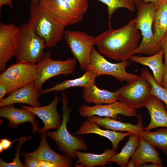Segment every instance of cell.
Here are the masks:
<instances>
[{"label":"cell","instance_id":"obj_1","mask_svg":"<svg viewBox=\"0 0 167 167\" xmlns=\"http://www.w3.org/2000/svg\"><path fill=\"white\" fill-rule=\"evenodd\" d=\"M136 18L125 26L109 29L95 37V45L103 55L118 61L129 59L138 47L142 35L136 25Z\"/></svg>","mask_w":167,"mask_h":167},{"label":"cell","instance_id":"obj_2","mask_svg":"<svg viewBox=\"0 0 167 167\" xmlns=\"http://www.w3.org/2000/svg\"><path fill=\"white\" fill-rule=\"evenodd\" d=\"M135 5L137 10L136 27L141 31L143 38L133 54L151 55L156 54L162 49L161 44L154 40L152 29L154 16L158 8L153 3L142 1L136 2Z\"/></svg>","mask_w":167,"mask_h":167},{"label":"cell","instance_id":"obj_3","mask_svg":"<svg viewBox=\"0 0 167 167\" xmlns=\"http://www.w3.org/2000/svg\"><path fill=\"white\" fill-rule=\"evenodd\" d=\"M28 23L36 34L43 39L46 47L56 46L64 36L65 26L47 14L39 2H31Z\"/></svg>","mask_w":167,"mask_h":167},{"label":"cell","instance_id":"obj_4","mask_svg":"<svg viewBox=\"0 0 167 167\" xmlns=\"http://www.w3.org/2000/svg\"><path fill=\"white\" fill-rule=\"evenodd\" d=\"M61 101L62 105V121L60 127L56 131L46 133L47 136L52 139L56 143L60 151L67 155L71 158H77L76 152L86 151L88 147L84 139L79 135L74 136L68 131L67 127L70 120V114L72 111L69 107L67 93L63 92Z\"/></svg>","mask_w":167,"mask_h":167},{"label":"cell","instance_id":"obj_5","mask_svg":"<svg viewBox=\"0 0 167 167\" xmlns=\"http://www.w3.org/2000/svg\"><path fill=\"white\" fill-rule=\"evenodd\" d=\"M19 28L16 62H27L37 64L43 58L45 48L44 40L37 35L28 23Z\"/></svg>","mask_w":167,"mask_h":167},{"label":"cell","instance_id":"obj_6","mask_svg":"<svg viewBox=\"0 0 167 167\" xmlns=\"http://www.w3.org/2000/svg\"><path fill=\"white\" fill-rule=\"evenodd\" d=\"M151 86L147 78L141 75L128 82L116 92L118 100L135 110L145 107L151 95Z\"/></svg>","mask_w":167,"mask_h":167},{"label":"cell","instance_id":"obj_7","mask_svg":"<svg viewBox=\"0 0 167 167\" xmlns=\"http://www.w3.org/2000/svg\"><path fill=\"white\" fill-rule=\"evenodd\" d=\"M74 58H69L65 61L52 59L50 51L44 53L42 60L36 64V75L33 82L36 90L39 92L44 83L48 79L57 75L66 76L73 74L77 64Z\"/></svg>","mask_w":167,"mask_h":167},{"label":"cell","instance_id":"obj_8","mask_svg":"<svg viewBox=\"0 0 167 167\" xmlns=\"http://www.w3.org/2000/svg\"><path fill=\"white\" fill-rule=\"evenodd\" d=\"M127 60L117 63H112L106 60L93 47L91 55L90 62L85 71H92L96 75V77L102 75L114 77L121 82H127L138 78L139 75L128 72L126 68L130 64Z\"/></svg>","mask_w":167,"mask_h":167},{"label":"cell","instance_id":"obj_9","mask_svg":"<svg viewBox=\"0 0 167 167\" xmlns=\"http://www.w3.org/2000/svg\"><path fill=\"white\" fill-rule=\"evenodd\" d=\"M36 64L29 62L13 63L0 74V83L8 86L10 94L34 82L36 77Z\"/></svg>","mask_w":167,"mask_h":167},{"label":"cell","instance_id":"obj_10","mask_svg":"<svg viewBox=\"0 0 167 167\" xmlns=\"http://www.w3.org/2000/svg\"><path fill=\"white\" fill-rule=\"evenodd\" d=\"M64 37L74 58L79 62L80 69L85 71L90 63L95 37L82 31L67 29Z\"/></svg>","mask_w":167,"mask_h":167},{"label":"cell","instance_id":"obj_11","mask_svg":"<svg viewBox=\"0 0 167 167\" xmlns=\"http://www.w3.org/2000/svg\"><path fill=\"white\" fill-rule=\"evenodd\" d=\"M40 3L47 14L65 26L76 24L83 18L84 15L66 0H42Z\"/></svg>","mask_w":167,"mask_h":167},{"label":"cell","instance_id":"obj_12","mask_svg":"<svg viewBox=\"0 0 167 167\" xmlns=\"http://www.w3.org/2000/svg\"><path fill=\"white\" fill-rule=\"evenodd\" d=\"M19 28L13 24L0 23V72L4 71L6 65L16 53Z\"/></svg>","mask_w":167,"mask_h":167},{"label":"cell","instance_id":"obj_13","mask_svg":"<svg viewBox=\"0 0 167 167\" xmlns=\"http://www.w3.org/2000/svg\"><path fill=\"white\" fill-rule=\"evenodd\" d=\"M80 116L88 117L93 115L109 117L117 120L118 115L132 117L136 116V110L130 108L117 101L107 105H100L89 106L86 105H81L79 109Z\"/></svg>","mask_w":167,"mask_h":167},{"label":"cell","instance_id":"obj_14","mask_svg":"<svg viewBox=\"0 0 167 167\" xmlns=\"http://www.w3.org/2000/svg\"><path fill=\"white\" fill-rule=\"evenodd\" d=\"M60 101L61 99L56 95L50 103L44 106L32 107L22 105L20 107L32 112L42 121L44 126L40 129L39 133H45L49 129H58L62 124V119L57 108Z\"/></svg>","mask_w":167,"mask_h":167},{"label":"cell","instance_id":"obj_15","mask_svg":"<svg viewBox=\"0 0 167 167\" xmlns=\"http://www.w3.org/2000/svg\"><path fill=\"white\" fill-rule=\"evenodd\" d=\"M46 132L41 133V140L39 146L34 152H22L21 154L24 157L37 160H43L55 163L59 167H71L72 164L71 158L65 153L60 154L53 150L46 140Z\"/></svg>","mask_w":167,"mask_h":167},{"label":"cell","instance_id":"obj_16","mask_svg":"<svg viewBox=\"0 0 167 167\" xmlns=\"http://www.w3.org/2000/svg\"><path fill=\"white\" fill-rule=\"evenodd\" d=\"M36 115L32 112L23 108H15L14 104L6 105L1 107L0 116L8 120V126L14 128H17L19 125L26 122L32 124L33 130L32 134L39 133V123L35 119Z\"/></svg>","mask_w":167,"mask_h":167},{"label":"cell","instance_id":"obj_17","mask_svg":"<svg viewBox=\"0 0 167 167\" xmlns=\"http://www.w3.org/2000/svg\"><path fill=\"white\" fill-rule=\"evenodd\" d=\"M89 134H97L107 138L111 143L112 148L116 151L120 142L127 136H130L132 134L129 132L122 133L101 129L97 124L88 117L74 134L80 135Z\"/></svg>","mask_w":167,"mask_h":167},{"label":"cell","instance_id":"obj_18","mask_svg":"<svg viewBox=\"0 0 167 167\" xmlns=\"http://www.w3.org/2000/svg\"><path fill=\"white\" fill-rule=\"evenodd\" d=\"M40 95L39 92L36 89L33 82L15 90L8 96L0 101V107L18 103L27 104L32 107H39L41 104L38 99Z\"/></svg>","mask_w":167,"mask_h":167},{"label":"cell","instance_id":"obj_19","mask_svg":"<svg viewBox=\"0 0 167 167\" xmlns=\"http://www.w3.org/2000/svg\"><path fill=\"white\" fill-rule=\"evenodd\" d=\"M138 120L137 124L135 125L130 123H124L110 118H102L96 115L88 117L92 121L99 126L105 129L114 131H126L132 134H139L144 131L143 123L141 116L137 114Z\"/></svg>","mask_w":167,"mask_h":167},{"label":"cell","instance_id":"obj_20","mask_svg":"<svg viewBox=\"0 0 167 167\" xmlns=\"http://www.w3.org/2000/svg\"><path fill=\"white\" fill-rule=\"evenodd\" d=\"M145 107L151 117L148 125L144 131H150L159 127H167V109L166 105L156 96L151 95Z\"/></svg>","mask_w":167,"mask_h":167},{"label":"cell","instance_id":"obj_21","mask_svg":"<svg viewBox=\"0 0 167 167\" xmlns=\"http://www.w3.org/2000/svg\"><path fill=\"white\" fill-rule=\"evenodd\" d=\"M160 154L149 142L139 135L138 146L130 158L135 167H139L147 162L162 164Z\"/></svg>","mask_w":167,"mask_h":167},{"label":"cell","instance_id":"obj_22","mask_svg":"<svg viewBox=\"0 0 167 167\" xmlns=\"http://www.w3.org/2000/svg\"><path fill=\"white\" fill-rule=\"evenodd\" d=\"M164 55V53L162 49L158 53L149 56H139L133 54L129 60L131 62L149 67L153 72L155 80L162 86L164 72V64L163 63Z\"/></svg>","mask_w":167,"mask_h":167},{"label":"cell","instance_id":"obj_23","mask_svg":"<svg viewBox=\"0 0 167 167\" xmlns=\"http://www.w3.org/2000/svg\"><path fill=\"white\" fill-rule=\"evenodd\" d=\"M112 148L106 149L101 154L85 153L79 151L76 152L77 158L75 166L76 167H93L103 166L109 164L110 158L117 153Z\"/></svg>","mask_w":167,"mask_h":167},{"label":"cell","instance_id":"obj_24","mask_svg":"<svg viewBox=\"0 0 167 167\" xmlns=\"http://www.w3.org/2000/svg\"><path fill=\"white\" fill-rule=\"evenodd\" d=\"M82 97L86 103L95 105L110 104L118 100L115 92L101 89L95 84L83 88Z\"/></svg>","mask_w":167,"mask_h":167},{"label":"cell","instance_id":"obj_25","mask_svg":"<svg viewBox=\"0 0 167 167\" xmlns=\"http://www.w3.org/2000/svg\"><path fill=\"white\" fill-rule=\"evenodd\" d=\"M96 75L92 71H85L81 77L72 79L65 80L56 84L50 88L42 89L39 92L40 95L45 94L52 91L56 92L63 91L70 88L79 87L85 88L95 84Z\"/></svg>","mask_w":167,"mask_h":167},{"label":"cell","instance_id":"obj_26","mask_svg":"<svg viewBox=\"0 0 167 167\" xmlns=\"http://www.w3.org/2000/svg\"><path fill=\"white\" fill-rule=\"evenodd\" d=\"M139 135L132 134L122 150L109 159V163L114 162L121 167H126L128 162L137 148L139 142Z\"/></svg>","mask_w":167,"mask_h":167},{"label":"cell","instance_id":"obj_27","mask_svg":"<svg viewBox=\"0 0 167 167\" xmlns=\"http://www.w3.org/2000/svg\"><path fill=\"white\" fill-rule=\"evenodd\" d=\"M153 24L154 40L156 42L160 43L161 40L167 32V7L166 4L162 5L156 10Z\"/></svg>","mask_w":167,"mask_h":167},{"label":"cell","instance_id":"obj_28","mask_svg":"<svg viewBox=\"0 0 167 167\" xmlns=\"http://www.w3.org/2000/svg\"><path fill=\"white\" fill-rule=\"evenodd\" d=\"M139 135L155 148L161 150L167 156V127L153 132L144 131Z\"/></svg>","mask_w":167,"mask_h":167},{"label":"cell","instance_id":"obj_29","mask_svg":"<svg viewBox=\"0 0 167 167\" xmlns=\"http://www.w3.org/2000/svg\"><path fill=\"white\" fill-rule=\"evenodd\" d=\"M141 75L146 77L149 82L151 86V95L156 96L163 102L167 108V90L156 83L153 76L147 68H143Z\"/></svg>","mask_w":167,"mask_h":167},{"label":"cell","instance_id":"obj_30","mask_svg":"<svg viewBox=\"0 0 167 167\" xmlns=\"http://www.w3.org/2000/svg\"><path fill=\"white\" fill-rule=\"evenodd\" d=\"M106 5L109 17L111 18L114 12L120 8H125L131 12L135 9V2L134 0H98Z\"/></svg>","mask_w":167,"mask_h":167},{"label":"cell","instance_id":"obj_31","mask_svg":"<svg viewBox=\"0 0 167 167\" xmlns=\"http://www.w3.org/2000/svg\"><path fill=\"white\" fill-rule=\"evenodd\" d=\"M32 138L31 135L28 137L25 136L20 137L17 139L18 141L19 142L17 143L16 151L15 155L13 160L11 162L7 163L3 161L2 158L0 159V167H25L21 162L19 156L20 148L23 143L27 140Z\"/></svg>","mask_w":167,"mask_h":167},{"label":"cell","instance_id":"obj_32","mask_svg":"<svg viewBox=\"0 0 167 167\" xmlns=\"http://www.w3.org/2000/svg\"><path fill=\"white\" fill-rule=\"evenodd\" d=\"M83 15L88 8V0H66Z\"/></svg>","mask_w":167,"mask_h":167},{"label":"cell","instance_id":"obj_33","mask_svg":"<svg viewBox=\"0 0 167 167\" xmlns=\"http://www.w3.org/2000/svg\"><path fill=\"white\" fill-rule=\"evenodd\" d=\"M160 42L164 53L165 60L167 61V32L162 38Z\"/></svg>","mask_w":167,"mask_h":167},{"label":"cell","instance_id":"obj_34","mask_svg":"<svg viewBox=\"0 0 167 167\" xmlns=\"http://www.w3.org/2000/svg\"><path fill=\"white\" fill-rule=\"evenodd\" d=\"M25 158L24 165L25 167H38L39 161L28 158Z\"/></svg>","mask_w":167,"mask_h":167},{"label":"cell","instance_id":"obj_35","mask_svg":"<svg viewBox=\"0 0 167 167\" xmlns=\"http://www.w3.org/2000/svg\"><path fill=\"white\" fill-rule=\"evenodd\" d=\"M9 93V90L8 86L6 84L0 83V101L4 98L5 95Z\"/></svg>","mask_w":167,"mask_h":167},{"label":"cell","instance_id":"obj_36","mask_svg":"<svg viewBox=\"0 0 167 167\" xmlns=\"http://www.w3.org/2000/svg\"><path fill=\"white\" fill-rule=\"evenodd\" d=\"M17 141V139L13 141H11L6 138L0 139V145L2 147L4 150L9 149L13 143Z\"/></svg>","mask_w":167,"mask_h":167},{"label":"cell","instance_id":"obj_37","mask_svg":"<svg viewBox=\"0 0 167 167\" xmlns=\"http://www.w3.org/2000/svg\"><path fill=\"white\" fill-rule=\"evenodd\" d=\"M135 2L139 1H142L147 3H152L155 4L158 8L162 5L166 4L167 0H134Z\"/></svg>","mask_w":167,"mask_h":167},{"label":"cell","instance_id":"obj_38","mask_svg":"<svg viewBox=\"0 0 167 167\" xmlns=\"http://www.w3.org/2000/svg\"><path fill=\"white\" fill-rule=\"evenodd\" d=\"M164 72L163 78L162 87L167 90V61H164Z\"/></svg>","mask_w":167,"mask_h":167},{"label":"cell","instance_id":"obj_39","mask_svg":"<svg viewBox=\"0 0 167 167\" xmlns=\"http://www.w3.org/2000/svg\"><path fill=\"white\" fill-rule=\"evenodd\" d=\"M38 167H59L57 164L49 161H39Z\"/></svg>","mask_w":167,"mask_h":167},{"label":"cell","instance_id":"obj_40","mask_svg":"<svg viewBox=\"0 0 167 167\" xmlns=\"http://www.w3.org/2000/svg\"><path fill=\"white\" fill-rule=\"evenodd\" d=\"M6 5L9 6L11 8H13L12 0H0V6Z\"/></svg>","mask_w":167,"mask_h":167},{"label":"cell","instance_id":"obj_41","mask_svg":"<svg viewBox=\"0 0 167 167\" xmlns=\"http://www.w3.org/2000/svg\"><path fill=\"white\" fill-rule=\"evenodd\" d=\"M163 165L162 164H158L154 163H151L149 164H144L139 167H162Z\"/></svg>","mask_w":167,"mask_h":167},{"label":"cell","instance_id":"obj_42","mask_svg":"<svg viewBox=\"0 0 167 167\" xmlns=\"http://www.w3.org/2000/svg\"><path fill=\"white\" fill-rule=\"evenodd\" d=\"M127 167H135L131 159L128 162Z\"/></svg>","mask_w":167,"mask_h":167},{"label":"cell","instance_id":"obj_43","mask_svg":"<svg viewBox=\"0 0 167 167\" xmlns=\"http://www.w3.org/2000/svg\"><path fill=\"white\" fill-rule=\"evenodd\" d=\"M42 0H31V2H34V3H36V2H40Z\"/></svg>","mask_w":167,"mask_h":167},{"label":"cell","instance_id":"obj_44","mask_svg":"<svg viewBox=\"0 0 167 167\" xmlns=\"http://www.w3.org/2000/svg\"><path fill=\"white\" fill-rule=\"evenodd\" d=\"M166 6H167V2L166 3Z\"/></svg>","mask_w":167,"mask_h":167}]
</instances>
